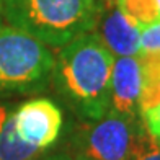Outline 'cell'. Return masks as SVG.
Listing matches in <instances>:
<instances>
[{
  "label": "cell",
  "instance_id": "1",
  "mask_svg": "<svg viewBox=\"0 0 160 160\" xmlns=\"http://www.w3.org/2000/svg\"><path fill=\"white\" fill-rule=\"evenodd\" d=\"M51 80L72 111L95 121L111 111V70L114 56L93 33L59 48Z\"/></svg>",
  "mask_w": 160,
  "mask_h": 160
},
{
  "label": "cell",
  "instance_id": "2",
  "mask_svg": "<svg viewBox=\"0 0 160 160\" xmlns=\"http://www.w3.org/2000/svg\"><path fill=\"white\" fill-rule=\"evenodd\" d=\"M0 12L10 26L62 48L93 30L100 7L97 0H0Z\"/></svg>",
  "mask_w": 160,
  "mask_h": 160
},
{
  "label": "cell",
  "instance_id": "3",
  "mask_svg": "<svg viewBox=\"0 0 160 160\" xmlns=\"http://www.w3.org/2000/svg\"><path fill=\"white\" fill-rule=\"evenodd\" d=\"M150 139L141 118L110 111L85 121L70 134L64 150H51L54 160H132Z\"/></svg>",
  "mask_w": 160,
  "mask_h": 160
},
{
  "label": "cell",
  "instance_id": "4",
  "mask_svg": "<svg viewBox=\"0 0 160 160\" xmlns=\"http://www.w3.org/2000/svg\"><path fill=\"white\" fill-rule=\"evenodd\" d=\"M51 48L10 25L0 26V98L34 93L51 82Z\"/></svg>",
  "mask_w": 160,
  "mask_h": 160
},
{
  "label": "cell",
  "instance_id": "5",
  "mask_svg": "<svg viewBox=\"0 0 160 160\" xmlns=\"http://www.w3.org/2000/svg\"><path fill=\"white\" fill-rule=\"evenodd\" d=\"M13 124L23 142L39 150H49L59 141L62 131V111L52 100L34 98L13 110Z\"/></svg>",
  "mask_w": 160,
  "mask_h": 160
},
{
  "label": "cell",
  "instance_id": "6",
  "mask_svg": "<svg viewBox=\"0 0 160 160\" xmlns=\"http://www.w3.org/2000/svg\"><path fill=\"white\" fill-rule=\"evenodd\" d=\"M114 57H139L141 26L122 13L116 3L100 8L97 23L90 31Z\"/></svg>",
  "mask_w": 160,
  "mask_h": 160
},
{
  "label": "cell",
  "instance_id": "7",
  "mask_svg": "<svg viewBox=\"0 0 160 160\" xmlns=\"http://www.w3.org/2000/svg\"><path fill=\"white\" fill-rule=\"evenodd\" d=\"M142 74L137 57H114L111 70V110L128 118H141Z\"/></svg>",
  "mask_w": 160,
  "mask_h": 160
},
{
  "label": "cell",
  "instance_id": "8",
  "mask_svg": "<svg viewBox=\"0 0 160 160\" xmlns=\"http://www.w3.org/2000/svg\"><path fill=\"white\" fill-rule=\"evenodd\" d=\"M51 150H39L23 142L13 124V111L0 105V160H48Z\"/></svg>",
  "mask_w": 160,
  "mask_h": 160
},
{
  "label": "cell",
  "instance_id": "9",
  "mask_svg": "<svg viewBox=\"0 0 160 160\" xmlns=\"http://www.w3.org/2000/svg\"><path fill=\"white\" fill-rule=\"evenodd\" d=\"M142 87H141V113L160 103V54H139Z\"/></svg>",
  "mask_w": 160,
  "mask_h": 160
},
{
  "label": "cell",
  "instance_id": "10",
  "mask_svg": "<svg viewBox=\"0 0 160 160\" xmlns=\"http://www.w3.org/2000/svg\"><path fill=\"white\" fill-rule=\"evenodd\" d=\"M114 3L141 28L160 20V7L157 0H116Z\"/></svg>",
  "mask_w": 160,
  "mask_h": 160
},
{
  "label": "cell",
  "instance_id": "11",
  "mask_svg": "<svg viewBox=\"0 0 160 160\" xmlns=\"http://www.w3.org/2000/svg\"><path fill=\"white\" fill-rule=\"evenodd\" d=\"M141 52L160 54V20L141 28Z\"/></svg>",
  "mask_w": 160,
  "mask_h": 160
},
{
  "label": "cell",
  "instance_id": "12",
  "mask_svg": "<svg viewBox=\"0 0 160 160\" xmlns=\"http://www.w3.org/2000/svg\"><path fill=\"white\" fill-rule=\"evenodd\" d=\"M141 121L144 129L154 141L160 137V103L155 105L154 108H149L141 113Z\"/></svg>",
  "mask_w": 160,
  "mask_h": 160
},
{
  "label": "cell",
  "instance_id": "13",
  "mask_svg": "<svg viewBox=\"0 0 160 160\" xmlns=\"http://www.w3.org/2000/svg\"><path fill=\"white\" fill-rule=\"evenodd\" d=\"M132 160H160V147L150 137V139L144 144V147L134 155Z\"/></svg>",
  "mask_w": 160,
  "mask_h": 160
},
{
  "label": "cell",
  "instance_id": "14",
  "mask_svg": "<svg viewBox=\"0 0 160 160\" xmlns=\"http://www.w3.org/2000/svg\"><path fill=\"white\" fill-rule=\"evenodd\" d=\"M155 144H157V145H158V147H160V137H158V139L155 141Z\"/></svg>",
  "mask_w": 160,
  "mask_h": 160
},
{
  "label": "cell",
  "instance_id": "15",
  "mask_svg": "<svg viewBox=\"0 0 160 160\" xmlns=\"http://www.w3.org/2000/svg\"><path fill=\"white\" fill-rule=\"evenodd\" d=\"M106 2H113V3H114V2H116V0H106Z\"/></svg>",
  "mask_w": 160,
  "mask_h": 160
},
{
  "label": "cell",
  "instance_id": "16",
  "mask_svg": "<svg viewBox=\"0 0 160 160\" xmlns=\"http://www.w3.org/2000/svg\"><path fill=\"white\" fill-rule=\"evenodd\" d=\"M48 160H54V158H52V157H51V155H49V158H48Z\"/></svg>",
  "mask_w": 160,
  "mask_h": 160
},
{
  "label": "cell",
  "instance_id": "17",
  "mask_svg": "<svg viewBox=\"0 0 160 160\" xmlns=\"http://www.w3.org/2000/svg\"><path fill=\"white\" fill-rule=\"evenodd\" d=\"M157 2H158V7H160V0H157Z\"/></svg>",
  "mask_w": 160,
  "mask_h": 160
}]
</instances>
